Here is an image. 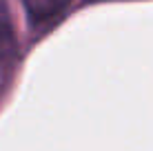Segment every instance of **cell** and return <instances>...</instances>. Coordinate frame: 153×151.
Returning <instances> with one entry per match:
<instances>
[{"label":"cell","instance_id":"cell-1","mask_svg":"<svg viewBox=\"0 0 153 151\" xmlns=\"http://www.w3.org/2000/svg\"><path fill=\"white\" fill-rule=\"evenodd\" d=\"M73 0H22L25 9H27L29 18L33 22H45L51 20L53 16L62 13Z\"/></svg>","mask_w":153,"mask_h":151},{"label":"cell","instance_id":"cell-2","mask_svg":"<svg viewBox=\"0 0 153 151\" xmlns=\"http://www.w3.org/2000/svg\"><path fill=\"white\" fill-rule=\"evenodd\" d=\"M16 51V36L11 25V13L4 0H0V62L9 60Z\"/></svg>","mask_w":153,"mask_h":151}]
</instances>
